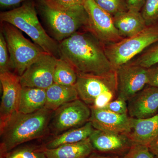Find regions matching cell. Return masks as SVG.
I'll use <instances>...</instances> for the list:
<instances>
[{
  "label": "cell",
  "mask_w": 158,
  "mask_h": 158,
  "mask_svg": "<svg viewBox=\"0 0 158 158\" xmlns=\"http://www.w3.org/2000/svg\"><path fill=\"white\" fill-rule=\"evenodd\" d=\"M46 89L23 87L20 96L18 112L30 114L37 112L45 106Z\"/></svg>",
  "instance_id": "20"
},
{
  "label": "cell",
  "mask_w": 158,
  "mask_h": 158,
  "mask_svg": "<svg viewBox=\"0 0 158 158\" xmlns=\"http://www.w3.org/2000/svg\"><path fill=\"white\" fill-rule=\"evenodd\" d=\"M4 34L0 33V73L11 72L10 57Z\"/></svg>",
  "instance_id": "27"
},
{
  "label": "cell",
  "mask_w": 158,
  "mask_h": 158,
  "mask_svg": "<svg viewBox=\"0 0 158 158\" xmlns=\"http://www.w3.org/2000/svg\"><path fill=\"white\" fill-rule=\"evenodd\" d=\"M2 158H47L44 148L24 147L15 149L6 153Z\"/></svg>",
  "instance_id": "24"
},
{
  "label": "cell",
  "mask_w": 158,
  "mask_h": 158,
  "mask_svg": "<svg viewBox=\"0 0 158 158\" xmlns=\"http://www.w3.org/2000/svg\"><path fill=\"white\" fill-rule=\"evenodd\" d=\"M56 57L44 52L25 71L20 80L23 88L47 89L54 84V73Z\"/></svg>",
  "instance_id": "10"
},
{
  "label": "cell",
  "mask_w": 158,
  "mask_h": 158,
  "mask_svg": "<svg viewBox=\"0 0 158 158\" xmlns=\"http://www.w3.org/2000/svg\"></svg>",
  "instance_id": "37"
},
{
  "label": "cell",
  "mask_w": 158,
  "mask_h": 158,
  "mask_svg": "<svg viewBox=\"0 0 158 158\" xmlns=\"http://www.w3.org/2000/svg\"><path fill=\"white\" fill-rule=\"evenodd\" d=\"M87 158H122L119 156H103L98 154H92Z\"/></svg>",
  "instance_id": "35"
},
{
  "label": "cell",
  "mask_w": 158,
  "mask_h": 158,
  "mask_svg": "<svg viewBox=\"0 0 158 158\" xmlns=\"http://www.w3.org/2000/svg\"><path fill=\"white\" fill-rule=\"evenodd\" d=\"M2 30L7 43L11 70L21 76L29 65L45 52L27 39L14 26L2 23Z\"/></svg>",
  "instance_id": "6"
},
{
  "label": "cell",
  "mask_w": 158,
  "mask_h": 158,
  "mask_svg": "<svg viewBox=\"0 0 158 158\" xmlns=\"http://www.w3.org/2000/svg\"><path fill=\"white\" fill-rule=\"evenodd\" d=\"M26 1L29 0H0V5L2 7H9L15 6Z\"/></svg>",
  "instance_id": "33"
},
{
  "label": "cell",
  "mask_w": 158,
  "mask_h": 158,
  "mask_svg": "<svg viewBox=\"0 0 158 158\" xmlns=\"http://www.w3.org/2000/svg\"><path fill=\"white\" fill-rule=\"evenodd\" d=\"M84 6L88 15V23L84 30L93 34L104 45L124 38L116 28L113 16L94 0H84Z\"/></svg>",
  "instance_id": "8"
},
{
  "label": "cell",
  "mask_w": 158,
  "mask_h": 158,
  "mask_svg": "<svg viewBox=\"0 0 158 158\" xmlns=\"http://www.w3.org/2000/svg\"><path fill=\"white\" fill-rule=\"evenodd\" d=\"M130 62L147 69L158 64V41Z\"/></svg>",
  "instance_id": "23"
},
{
  "label": "cell",
  "mask_w": 158,
  "mask_h": 158,
  "mask_svg": "<svg viewBox=\"0 0 158 158\" xmlns=\"http://www.w3.org/2000/svg\"><path fill=\"white\" fill-rule=\"evenodd\" d=\"M116 70L117 97L127 102L148 85L147 68L129 62Z\"/></svg>",
  "instance_id": "11"
},
{
  "label": "cell",
  "mask_w": 158,
  "mask_h": 158,
  "mask_svg": "<svg viewBox=\"0 0 158 158\" xmlns=\"http://www.w3.org/2000/svg\"><path fill=\"white\" fill-rule=\"evenodd\" d=\"M150 151L155 156L156 158H158V140L157 139L153 142L148 146Z\"/></svg>",
  "instance_id": "34"
},
{
  "label": "cell",
  "mask_w": 158,
  "mask_h": 158,
  "mask_svg": "<svg viewBox=\"0 0 158 158\" xmlns=\"http://www.w3.org/2000/svg\"><path fill=\"white\" fill-rule=\"evenodd\" d=\"M148 85L158 88V64L148 68Z\"/></svg>",
  "instance_id": "31"
},
{
  "label": "cell",
  "mask_w": 158,
  "mask_h": 158,
  "mask_svg": "<svg viewBox=\"0 0 158 158\" xmlns=\"http://www.w3.org/2000/svg\"><path fill=\"white\" fill-rule=\"evenodd\" d=\"M89 138L94 149L117 155L126 153L133 144L127 135L95 129Z\"/></svg>",
  "instance_id": "15"
},
{
  "label": "cell",
  "mask_w": 158,
  "mask_h": 158,
  "mask_svg": "<svg viewBox=\"0 0 158 158\" xmlns=\"http://www.w3.org/2000/svg\"><path fill=\"white\" fill-rule=\"evenodd\" d=\"M46 96L44 107L53 111L79 98L75 86H65L55 83L46 89Z\"/></svg>",
  "instance_id": "19"
},
{
  "label": "cell",
  "mask_w": 158,
  "mask_h": 158,
  "mask_svg": "<svg viewBox=\"0 0 158 158\" xmlns=\"http://www.w3.org/2000/svg\"><path fill=\"white\" fill-rule=\"evenodd\" d=\"M75 87L79 98L90 107L102 94H117L116 70L104 76L77 74Z\"/></svg>",
  "instance_id": "9"
},
{
  "label": "cell",
  "mask_w": 158,
  "mask_h": 158,
  "mask_svg": "<svg viewBox=\"0 0 158 158\" xmlns=\"http://www.w3.org/2000/svg\"><path fill=\"white\" fill-rule=\"evenodd\" d=\"M122 158H156L150 151L148 147L141 144H132Z\"/></svg>",
  "instance_id": "29"
},
{
  "label": "cell",
  "mask_w": 158,
  "mask_h": 158,
  "mask_svg": "<svg viewBox=\"0 0 158 158\" xmlns=\"http://www.w3.org/2000/svg\"><path fill=\"white\" fill-rule=\"evenodd\" d=\"M54 112L44 107L30 114H13L0 127L1 156L20 144L45 135Z\"/></svg>",
  "instance_id": "2"
},
{
  "label": "cell",
  "mask_w": 158,
  "mask_h": 158,
  "mask_svg": "<svg viewBox=\"0 0 158 158\" xmlns=\"http://www.w3.org/2000/svg\"><path fill=\"white\" fill-rule=\"evenodd\" d=\"M60 58L77 74L104 76L115 71L104 45L89 31H79L59 43Z\"/></svg>",
  "instance_id": "1"
},
{
  "label": "cell",
  "mask_w": 158,
  "mask_h": 158,
  "mask_svg": "<svg viewBox=\"0 0 158 158\" xmlns=\"http://www.w3.org/2000/svg\"><path fill=\"white\" fill-rule=\"evenodd\" d=\"M102 9L113 17L128 10L126 0H94Z\"/></svg>",
  "instance_id": "25"
},
{
  "label": "cell",
  "mask_w": 158,
  "mask_h": 158,
  "mask_svg": "<svg viewBox=\"0 0 158 158\" xmlns=\"http://www.w3.org/2000/svg\"><path fill=\"white\" fill-rule=\"evenodd\" d=\"M127 102L128 114L131 118L154 116L158 111V88L148 85Z\"/></svg>",
  "instance_id": "14"
},
{
  "label": "cell",
  "mask_w": 158,
  "mask_h": 158,
  "mask_svg": "<svg viewBox=\"0 0 158 158\" xmlns=\"http://www.w3.org/2000/svg\"><path fill=\"white\" fill-rule=\"evenodd\" d=\"M141 12L147 26L158 23V0H146Z\"/></svg>",
  "instance_id": "26"
},
{
  "label": "cell",
  "mask_w": 158,
  "mask_h": 158,
  "mask_svg": "<svg viewBox=\"0 0 158 158\" xmlns=\"http://www.w3.org/2000/svg\"><path fill=\"white\" fill-rule=\"evenodd\" d=\"M103 109L117 114H127V102L123 99L117 97L110 102Z\"/></svg>",
  "instance_id": "30"
},
{
  "label": "cell",
  "mask_w": 158,
  "mask_h": 158,
  "mask_svg": "<svg viewBox=\"0 0 158 158\" xmlns=\"http://www.w3.org/2000/svg\"><path fill=\"white\" fill-rule=\"evenodd\" d=\"M95 129L88 121L80 127L71 129L56 136L46 145L45 148H55L63 144L77 143L89 138Z\"/></svg>",
  "instance_id": "21"
},
{
  "label": "cell",
  "mask_w": 158,
  "mask_h": 158,
  "mask_svg": "<svg viewBox=\"0 0 158 158\" xmlns=\"http://www.w3.org/2000/svg\"><path fill=\"white\" fill-rule=\"evenodd\" d=\"M1 158H2L1 157Z\"/></svg>",
  "instance_id": "36"
},
{
  "label": "cell",
  "mask_w": 158,
  "mask_h": 158,
  "mask_svg": "<svg viewBox=\"0 0 158 158\" xmlns=\"http://www.w3.org/2000/svg\"><path fill=\"white\" fill-rule=\"evenodd\" d=\"M93 145L90 138L84 141L63 144L55 148H44L47 158H87L93 153Z\"/></svg>",
  "instance_id": "18"
},
{
  "label": "cell",
  "mask_w": 158,
  "mask_h": 158,
  "mask_svg": "<svg viewBox=\"0 0 158 158\" xmlns=\"http://www.w3.org/2000/svg\"><path fill=\"white\" fill-rule=\"evenodd\" d=\"M116 28L123 38L132 37L147 27L141 11L127 10L113 16Z\"/></svg>",
  "instance_id": "17"
},
{
  "label": "cell",
  "mask_w": 158,
  "mask_h": 158,
  "mask_svg": "<svg viewBox=\"0 0 158 158\" xmlns=\"http://www.w3.org/2000/svg\"><path fill=\"white\" fill-rule=\"evenodd\" d=\"M127 136L133 144L148 147L158 138V113L148 118H133L131 131Z\"/></svg>",
  "instance_id": "16"
},
{
  "label": "cell",
  "mask_w": 158,
  "mask_h": 158,
  "mask_svg": "<svg viewBox=\"0 0 158 158\" xmlns=\"http://www.w3.org/2000/svg\"><path fill=\"white\" fill-rule=\"evenodd\" d=\"M158 41V22L148 26L138 34L104 45L105 52L116 70L127 64Z\"/></svg>",
  "instance_id": "4"
},
{
  "label": "cell",
  "mask_w": 158,
  "mask_h": 158,
  "mask_svg": "<svg viewBox=\"0 0 158 158\" xmlns=\"http://www.w3.org/2000/svg\"><path fill=\"white\" fill-rule=\"evenodd\" d=\"M77 73L74 68L67 61L59 58L54 73V83L65 86H75Z\"/></svg>",
  "instance_id": "22"
},
{
  "label": "cell",
  "mask_w": 158,
  "mask_h": 158,
  "mask_svg": "<svg viewBox=\"0 0 158 158\" xmlns=\"http://www.w3.org/2000/svg\"><path fill=\"white\" fill-rule=\"evenodd\" d=\"M90 108L89 121L95 130L126 135L130 132L133 118L128 114H117L103 108Z\"/></svg>",
  "instance_id": "13"
},
{
  "label": "cell",
  "mask_w": 158,
  "mask_h": 158,
  "mask_svg": "<svg viewBox=\"0 0 158 158\" xmlns=\"http://www.w3.org/2000/svg\"><path fill=\"white\" fill-rule=\"evenodd\" d=\"M2 90L0 106V127L15 113L18 112L22 86L20 77L14 73H0Z\"/></svg>",
  "instance_id": "12"
},
{
  "label": "cell",
  "mask_w": 158,
  "mask_h": 158,
  "mask_svg": "<svg viewBox=\"0 0 158 158\" xmlns=\"http://www.w3.org/2000/svg\"><path fill=\"white\" fill-rule=\"evenodd\" d=\"M146 0H126L129 10L140 11Z\"/></svg>",
  "instance_id": "32"
},
{
  "label": "cell",
  "mask_w": 158,
  "mask_h": 158,
  "mask_svg": "<svg viewBox=\"0 0 158 158\" xmlns=\"http://www.w3.org/2000/svg\"><path fill=\"white\" fill-rule=\"evenodd\" d=\"M2 23H6L24 32L45 52L60 58L59 43L49 36L40 22L34 3L22 6L0 14Z\"/></svg>",
  "instance_id": "3"
},
{
  "label": "cell",
  "mask_w": 158,
  "mask_h": 158,
  "mask_svg": "<svg viewBox=\"0 0 158 158\" xmlns=\"http://www.w3.org/2000/svg\"><path fill=\"white\" fill-rule=\"evenodd\" d=\"M40 11L54 39L59 43L85 29L88 15L84 6L67 10L52 9L40 1Z\"/></svg>",
  "instance_id": "5"
},
{
  "label": "cell",
  "mask_w": 158,
  "mask_h": 158,
  "mask_svg": "<svg viewBox=\"0 0 158 158\" xmlns=\"http://www.w3.org/2000/svg\"><path fill=\"white\" fill-rule=\"evenodd\" d=\"M52 9L67 10L77 6H84V0H42Z\"/></svg>",
  "instance_id": "28"
},
{
  "label": "cell",
  "mask_w": 158,
  "mask_h": 158,
  "mask_svg": "<svg viewBox=\"0 0 158 158\" xmlns=\"http://www.w3.org/2000/svg\"><path fill=\"white\" fill-rule=\"evenodd\" d=\"M91 110L80 98L63 105L54 111L49 130L55 136L84 125L90 120Z\"/></svg>",
  "instance_id": "7"
}]
</instances>
